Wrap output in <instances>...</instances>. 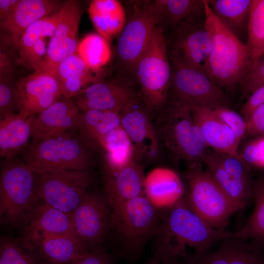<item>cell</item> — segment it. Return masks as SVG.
<instances>
[{"instance_id": "cell-1", "label": "cell", "mask_w": 264, "mask_h": 264, "mask_svg": "<svg viewBox=\"0 0 264 264\" xmlns=\"http://www.w3.org/2000/svg\"><path fill=\"white\" fill-rule=\"evenodd\" d=\"M183 199L166 210L155 235L153 256L161 264H189L208 252L212 244L228 234L209 226Z\"/></svg>"}, {"instance_id": "cell-2", "label": "cell", "mask_w": 264, "mask_h": 264, "mask_svg": "<svg viewBox=\"0 0 264 264\" xmlns=\"http://www.w3.org/2000/svg\"><path fill=\"white\" fill-rule=\"evenodd\" d=\"M204 4L205 26L212 41L205 72L219 87L231 90L242 85L253 61L245 44L216 17L208 0Z\"/></svg>"}, {"instance_id": "cell-3", "label": "cell", "mask_w": 264, "mask_h": 264, "mask_svg": "<svg viewBox=\"0 0 264 264\" xmlns=\"http://www.w3.org/2000/svg\"><path fill=\"white\" fill-rule=\"evenodd\" d=\"M154 118L160 140L176 160L188 167L201 166L208 151L191 109L169 98L166 106Z\"/></svg>"}, {"instance_id": "cell-4", "label": "cell", "mask_w": 264, "mask_h": 264, "mask_svg": "<svg viewBox=\"0 0 264 264\" xmlns=\"http://www.w3.org/2000/svg\"><path fill=\"white\" fill-rule=\"evenodd\" d=\"M75 132L31 138L21 153L36 174L59 170L89 171L94 151Z\"/></svg>"}, {"instance_id": "cell-5", "label": "cell", "mask_w": 264, "mask_h": 264, "mask_svg": "<svg viewBox=\"0 0 264 264\" xmlns=\"http://www.w3.org/2000/svg\"><path fill=\"white\" fill-rule=\"evenodd\" d=\"M37 174L15 157L2 162L0 178V220L10 226H24L39 202Z\"/></svg>"}, {"instance_id": "cell-6", "label": "cell", "mask_w": 264, "mask_h": 264, "mask_svg": "<svg viewBox=\"0 0 264 264\" xmlns=\"http://www.w3.org/2000/svg\"><path fill=\"white\" fill-rule=\"evenodd\" d=\"M140 95L154 115L166 105L173 76L166 35L156 26L147 48L137 62L134 72Z\"/></svg>"}, {"instance_id": "cell-7", "label": "cell", "mask_w": 264, "mask_h": 264, "mask_svg": "<svg viewBox=\"0 0 264 264\" xmlns=\"http://www.w3.org/2000/svg\"><path fill=\"white\" fill-rule=\"evenodd\" d=\"M158 211L144 194L111 210V226L121 242L122 255H138L145 242L155 236L161 220Z\"/></svg>"}, {"instance_id": "cell-8", "label": "cell", "mask_w": 264, "mask_h": 264, "mask_svg": "<svg viewBox=\"0 0 264 264\" xmlns=\"http://www.w3.org/2000/svg\"><path fill=\"white\" fill-rule=\"evenodd\" d=\"M189 188L183 201L211 227L224 231L231 216L238 211L207 170L188 167L185 174Z\"/></svg>"}, {"instance_id": "cell-9", "label": "cell", "mask_w": 264, "mask_h": 264, "mask_svg": "<svg viewBox=\"0 0 264 264\" xmlns=\"http://www.w3.org/2000/svg\"><path fill=\"white\" fill-rule=\"evenodd\" d=\"M39 202L72 214L93 181L89 171L59 170L37 174Z\"/></svg>"}, {"instance_id": "cell-10", "label": "cell", "mask_w": 264, "mask_h": 264, "mask_svg": "<svg viewBox=\"0 0 264 264\" xmlns=\"http://www.w3.org/2000/svg\"><path fill=\"white\" fill-rule=\"evenodd\" d=\"M173 76L169 97L190 108L212 110L230 108V96L207 75L193 68L172 65Z\"/></svg>"}, {"instance_id": "cell-11", "label": "cell", "mask_w": 264, "mask_h": 264, "mask_svg": "<svg viewBox=\"0 0 264 264\" xmlns=\"http://www.w3.org/2000/svg\"><path fill=\"white\" fill-rule=\"evenodd\" d=\"M126 3L128 19L118 37L116 50L121 63L134 73L135 65L149 45L157 25L149 0Z\"/></svg>"}, {"instance_id": "cell-12", "label": "cell", "mask_w": 264, "mask_h": 264, "mask_svg": "<svg viewBox=\"0 0 264 264\" xmlns=\"http://www.w3.org/2000/svg\"><path fill=\"white\" fill-rule=\"evenodd\" d=\"M172 34L167 40L172 65L193 68L205 73L212 41L205 26V15L186 21Z\"/></svg>"}, {"instance_id": "cell-13", "label": "cell", "mask_w": 264, "mask_h": 264, "mask_svg": "<svg viewBox=\"0 0 264 264\" xmlns=\"http://www.w3.org/2000/svg\"><path fill=\"white\" fill-rule=\"evenodd\" d=\"M203 163L238 210L244 208L252 194L250 168L239 156L214 151L207 153Z\"/></svg>"}, {"instance_id": "cell-14", "label": "cell", "mask_w": 264, "mask_h": 264, "mask_svg": "<svg viewBox=\"0 0 264 264\" xmlns=\"http://www.w3.org/2000/svg\"><path fill=\"white\" fill-rule=\"evenodd\" d=\"M71 217L74 235L84 248L89 252L102 247L111 225V209L106 197L88 192Z\"/></svg>"}, {"instance_id": "cell-15", "label": "cell", "mask_w": 264, "mask_h": 264, "mask_svg": "<svg viewBox=\"0 0 264 264\" xmlns=\"http://www.w3.org/2000/svg\"><path fill=\"white\" fill-rule=\"evenodd\" d=\"M121 125L134 147L135 160L142 164L152 161L160 155V140L154 116L140 95L120 113Z\"/></svg>"}, {"instance_id": "cell-16", "label": "cell", "mask_w": 264, "mask_h": 264, "mask_svg": "<svg viewBox=\"0 0 264 264\" xmlns=\"http://www.w3.org/2000/svg\"><path fill=\"white\" fill-rule=\"evenodd\" d=\"M139 95L132 80L120 75L92 84L72 99L81 110H95L120 114Z\"/></svg>"}, {"instance_id": "cell-17", "label": "cell", "mask_w": 264, "mask_h": 264, "mask_svg": "<svg viewBox=\"0 0 264 264\" xmlns=\"http://www.w3.org/2000/svg\"><path fill=\"white\" fill-rule=\"evenodd\" d=\"M83 13L81 1H66L54 34L47 45L42 69L55 74L59 64L77 52L80 43L79 29Z\"/></svg>"}, {"instance_id": "cell-18", "label": "cell", "mask_w": 264, "mask_h": 264, "mask_svg": "<svg viewBox=\"0 0 264 264\" xmlns=\"http://www.w3.org/2000/svg\"><path fill=\"white\" fill-rule=\"evenodd\" d=\"M62 96L55 75L42 68L17 82V110L25 116L40 113Z\"/></svg>"}, {"instance_id": "cell-19", "label": "cell", "mask_w": 264, "mask_h": 264, "mask_svg": "<svg viewBox=\"0 0 264 264\" xmlns=\"http://www.w3.org/2000/svg\"><path fill=\"white\" fill-rule=\"evenodd\" d=\"M66 1L59 0H20L15 10L0 22V49L13 53L25 30L38 20L62 6Z\"/></svg>"}, {"instance_id": "cell-20", "label": "cell", "mask_w": 264, "mask_h": 264, "mask_svg": "<svg viewBox=\"0 0 264 264\" xmlns=\"http://www.w3.org/2000/svg\"><path fill=\"white\" fill-rule=\"evenodd\" d=\"M80 111L72 99L62 96L40 113L33 115L32 138L78 131Z\"/></svg>"}, {"instance_id": "cell-21", "label": "cell", "mask_w": 264, "mask_h": 264, "mask_svg": "<svg viewBox=\"0 0 264 264\" xmlns=\"http://www.w3.org/2000/svg\"><path fill=\"white\" fill-rule=\"evenodd\" d=\"M103 176L105 197L111 210L144 194L143 166L136 160L119 170L104 169Z\"/></svg>"}, {"instance_id": "cell-22", "label": "cell", "mask_w": 264, "mask_h": 264, "mask_svg": "<svg viewBox=\"0 0 264 264\" xmlns=\"http://www.w3.org/2000/svg\"><path fill=\"white\" fill-rule=\"evenodd\" d=\"M144 193L157 210H166L183 199L184 188L179 176L174 170L159 167L145 176Z\"/></svg>"}, {"instance_id": "cell-23", "label": "cell", "mask_w": 264, "mask_h": 264, "mask_svg": "<svg viewBox=\"0 0 264 264\" xmlns=\"http://www.w3.org/2000/svg\"><path fill=\"white\" fill-rule=\"evenodd\" d=\"M55 75L63 95L71 99L106 76L103 69L94 71L89 68L77 53L61 62Z\"/></svg>"}, {"instance_id": "cell-24", "label": "cell", "mask_w": 264, "mask_h": 264, "mask_svg": "<svg viewBox=\"0 0 264 264\" xmlns=\"http://www.w3.org/2000/svg\"><path fill=\"white\" fill-rule=\"evenodd\" d=\"M25 238H39L74 235L71 214L39 202L32 216L24 226Z\"/></svg>"}, {"instance_id": "cell-25", "label": "cell", "mask_w": 264, "mask_h": 264, "mask_svg": "<svg viewBox=\"0 0 264 264\" xmlns=\"http://www.w3.org/2000/svg\"><path fill=\"white\" fill-rule=\"evenodd\" d=\"M191 109L208 147L217 152L239 156V145L234 133L213 110L205 108Z\"/></svg>"}, {"instance_id": "cell-26", "label": "cell", "mask_w": 264, "mask_h": 264, "mask_svg": "<svg viewBox=\"0 0 264 264\" xmlns=\"http://www.w3.org/2000/svg\"><path fill=\"white\" fill-rule=\"evenodd\" d=\"M217 249L208 251L188 264H264L260 250L231 233Z\"/></svg>"}, {"instance_id": "cell-27", "label": "cell", "mask_w": 264, "mask_h": 264, "mask_svg": "<svg viewBox=\"0 0 264 264\" xmlns=\"http://www.w3.org/2000/svg\"><path fill=\"white\" fill-rule=\"evenodd\" d=\"M149 4L157 26L164 31L173 33L186 21L204 16V0H149Z\"/></svg>"}, {"instance_id": "cell-28", "label": "cell", "mask_w": 264, "mask_h": 264, "mask_svg": "<svg viewBox=\"0 0 264 264\" xmlns=\"http://www.w3.org/2000/svg\"><path fill=\"white\" fill-rule=\"evenodd\" d=\"M33 115L20 112L7 115L0 120V155L4 159L21 153L32 138Z\"/></svg>"}, {"instance_id": "cell-29", "label": "cell", "mask_w": 264, "mask_h": 264, "mask_svg": "<svg viewBox=\"0 0 264 264\" xmlns=\"http://www.w3.org/2000/svg\"><path fill=\"white\" fill-rule=\"evenodd\" d=\"M88 12L97 33L110 43L119 36L127 22L126 9L117 0H91Z\"/></svg>"}, {"instance_id": "cell-30", "label": "cell", "mask_w": 264, "mask_h": 264, "mask_svg": "<svg viewBox=\"0 0 264 264\" xmlns=\"http://www.w3.org/2000/svg\"><path fill=\"white\" fill-rule=\"evenodd\" d=\"M28 241L48 264H71L88 252L73 235Z\"/></svg>"}, {"instance_id": "cell-31", "label": "cell", "mask_w": 264, "mask_h": 264, "mask_svg": "<svg viewBox=\"0 0 264 264\" xmlns=\"http://www.w3.org/2000/svg\"><path fill=\"white\" fill-rule=\"evenodd\" d=\"M121 125L119 113L95 110H81L78 131L83 140L96 151L101 139Z\"/></svg>"}, {"instance_id": "cell-32", "label": "cell", "mask_w": 264, "mask_h": 264, "mask_svg": "<svg viewBox=\"0 0 264 264\" xmlns=\"http://www.w3.org/2000/svg\"><path fill=\"white\" fill-rule=\"evenodd\" d=\"M100 149L104 152L105 169L119 170L135 160L132 141L121 125L101 139L99 143Z\"/></svg>"}, {"instance_id": "cell-33", "label": "cell", "mask_w": 264, "mask_h": 264, "mask_svg": "<svg viewBox=\"0 0 264 264\" xmlns=\"http://www.w3.org/2000/svg\"><path fill=\"white\" fill-rule=\"evenodd\" d=\"M252 2V0H208L216 17L241 41L245 34L247 35Z\"/></svg>"}, {"instance_id": "cell-34", "label": "cell", "mask_w": 264, "mask_h": 264, "mask_svg": "<svg viewBox=\"0 0 264 264\" xmlns=\"http://www.w3.org/2000/svg\"><path fill=\"white\" fill-rule=\"evenodd\" d=\"M254 210L243 226L232 235L250 243L261 250L264 247V176L259 177L252 185Z\"/></svg>"}, {"instance_id": "cell-35", "label": "cell", "mask_w": 264, "mask_h": 264, "mask_svg": "<svg viewBox=\"0 0 264 264\" xmlns=\"http://www.w3.org/2000/svg\"><path fill=\"white\" fill-rule=\"evenodd\" d=\"M12 53L0 49V119L15 113L17 110L15 66Z\"/></svg>"}, {"instance_id": "cell-36", "label": "cell", "mask_w": 264, "mask_h": 264, "mask_svg": "<svg viewBox=\"0 0 264 264\" xmlns=\"http://www.w3.org/2000/svg\"><path fill=\"white\" fill-rule=\"evenodd\" d=\"M0 264H48L25 238L4 237L0 242Z\"/></svg>"}, {"instance_id": "cell-37", "label": "cell", "mask_w": 264, "mask_h": 264, "mask_svg": "<svg viewBox=\"0 0 264 264\" xmlns=\"http://www.w3.org/2000/svg\"><path fill=\"white\" fill-rule=\"evenodd\" d=\"M76 53L94 71L103 70L112 56L110 43L101 35L94 33L88 34L80 41Z\"/></svg>"}, {"instance_id": "cell-38", "label": "cell", "mask_w": 264, "mask_h": 264, "mask_svg": "<svg viewBox=\"0 0 264 264\" xmlns=\"http://www.w3.org/2000/svg\"><path fill=\"white\" fill-rule=\"evenodd\" d=\"M247 37L245 44L253 61L264 54V0H252Z\"/></svg>"}, {"instance_id": "cell-39", "label": "cell", "mask_w": 264, "mask_h": 264, "mask_svg": "<svg viewBox=\"0 0 264 264\" xmlns=\"http://www.w3.org/2000/svg\"><path fill=\"white\" fill-rule=\"evenodd\" d=\"M63 5L36 21L25 30L16 47L19 57L30 48L39 38H51L53 36L62 14Z\"/></svg>"}, {"instance_id": "cell-40", "label": "cell", "mask_w": 264, "mask_h": 264, "mask_svg": "<svg viewBox=\"0 0 264 264\" xmlns=\"http://www.w3.org/2000/svg\"><path fill=\"white\" fill-rule=\"evenodd\" d=\"M241 159L250 168H264V135L248 141L239 152Z\"/></svg>"}, {"instance_id": "cell-41", "label": "cell", "mask_w": 264, "mask_h": 264, "mask_svg": "<svg viewBox=\"0 0 264 264\" xmlns=\"http://www.w3.org/2000/svg\"><path fill=\"white\" fill-rule=\"evenodd\" d=\"M213 110L215 114L232 131L240 145L242 140L246 135V123L243 117L229 107H222Z\"/></svg>"}, {"instance_id": "cell-42", "label": "cell", "mask_w": 264, "mask_h": 264, "mask_svg": "<svg viewBox=\"0 0 264 264\" xmlns=\"http://www.w3.org/2000/svg\"><path fill=\"white\" fill-rule=\"evenodd\" d=\"M264 85V54L253 61L242 84V98H248Z\"/></svg>"}, {"instance_id": "cell-43", "label": "cell", "mask_w": 264, "mask_h": 264, "mask_svg": "<svg viewBox=\"0 0 264 264\" xmlns=\"http://www.w3.org/2000/svg\"><path fill=\"white\" fill-rule=\"evenodd\" d=\"M47 46L44 38H39L24 54L18 57L17 63L29 69L36 71L42 68Z\"/></svg>"}, {"instance_id": "cell-44", "label": "cell", "mask_w": 264, "mask_h": 264, "mask_svg": "<svg viewBox=\"0 0 264 264\" xmlns=\"http://www.w3.org/2000/svg\"><path fill=\"white\" fill-rule=\"evenodd\" d=\"M244 119L246 135L254 137L264 135V104L256 108Z\"/></svg>"}, {"instance_id": "cell-45", "label": "cell", "mask_w": 264, "mask_h": 264, "mask_svg": "<svg viewBox=\"0 0 264 264\" xmlns=\"http://www.w3.org/2000/svg\"><path fill=\"white\" fill-rule=\"evenodd\" d=\"M71 264H113L112 256L101 247L89 251Z\"/></svg>"}, {"instance_id": "cell-46", "label": "cell", "mask_w": 264, "mask_h": 264, "mask_svg": "<svg viewBox=\"0 0 264 264\" xmlns=\"http://www.w3.org/2000/svg\"><path fill=\"white\" fill-rule=\"evenodd\" d=\"M264 104V85L256 89L249 96L241 108L240 114L245 119L256 108Z\"/></svg>"}, {"instance_id": "cell-47", "label": "cell", "mask_w": 264, "mask_h": 264, "mask_svg": "<svg viewBox=\"0 0 264 264\" xmlns=\"http://www.w3.org/2000/svg\"><path fill=\"white\" fill-rule=\"evenodd\" d=\"M20 0H0V22L9 17Z\"/></svg>"}, {"instance_id": "cell-48", "label": "cell", "mask_w": 264, "mask_h": 264, "mask_svg": "<svg viewBox=\"0 0 264 264\" xmlns=\"http://www.w3.org/2000/svg\"><path fill=\"white\" fill-rule=\"evenodd\" d=\"M144 264H161V263L157 259L153 256L149 261Z\"/></svg>"}]
</instances>
